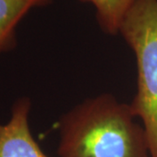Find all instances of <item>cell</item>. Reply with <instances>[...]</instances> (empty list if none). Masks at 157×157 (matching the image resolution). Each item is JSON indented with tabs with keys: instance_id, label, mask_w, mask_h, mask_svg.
<instances>
[{
	"instance_id": "6da1fadb",
	"label": "cell",
	"mask_w": 157,
	"mask_h": 157,
	"mask_svg": "<svg viewBox=\"0 0 157 157\" xmlns=\"http://www.w3.org/2000/svg\"><path fill=\"white\" fill-rule=\"evenodd\" d=\"M130 105L108 94L73 108L59 124V157H151Z\"/></svg>"
},
{
	"instance_id": "5b68a950",
	"label": "cell",
	"mask_w": 157,
	"mask_h": 157,
	"mask_svg": "<svg viewBox=\"0 0 157 157\" xmlns=\"http://www.w3.org/2000/svg\"><path fill=\"white\" fill-rule=\"evenodd\" d=\"M96 10L97 20L101 29L110 35H116L123 18L135 0H83Z\"/></svg>"
},
{
	"instance_id": "277c9868",
	"label": "cell",
	"mask_w": 157,
	"mask_h": 157,
	"mask_svg": "<svg viewBox=\"0 0 157 157\" xmlns=\"http://www.w3.org/2000/svg\"><path fill=\"white\" fill-rule=\"evenodd\" d=\"M50 0H0V54L12 50L17 43V25L29 11Z\"/></svg>"
},
{
	"instance_id": "3957f363",
	"label": "cell",
	"mask_w": 157,
	"mask_h": 157,
	"mask_svg": "<svg viewBox=\"0 0 157 157\" xmlns=\"http://www.w3.org/2000/svg\"><path fill=\"white\" fill-rule=\"evenodd\" d=\"M31 107L30 99H18L12 106L10 121L0 124V157H50L32 135L29 125Z\"/></svg>"
},
{
	"instance_id": "7a4b0ae2",
	"label": "cell",
	"mask_w": 157,
	"mask_h": 157,
	"mask_svg": "<svg viewBox=\"0 0 157 157\" xmlns=\"http://www.w3.org/2000/svg\"><path fill=\"white\" fill-rule=\"evenodd\" d=\"M137 65V93L131 109L145 129L151 157H157V0H135L120 27Z\"/></svg>"
}]
</instances>
